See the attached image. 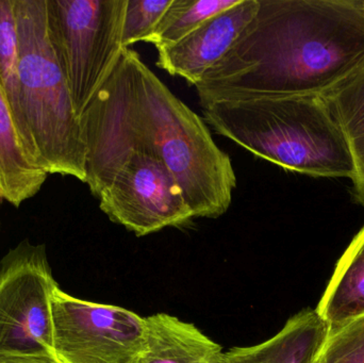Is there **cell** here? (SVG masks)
<instances>
[{
	"label": "cell",
	"instance_id": "1",
	"mask_svg": "<svg viewBox=\"0 0 364 363\" xmlns=\"http://www.w3.org/2000/svg\"><path fill=\"white\" fill-rule=\"evenodd\" d=\"M363 65V0H259L252 21L195 89L201 107L324 95Z\"/></svg>",
	"mask_w": 364,
	"mask_h": 363
},
{
	"label": "cell",
	"instance_id": "2",
	"mask_svg": "<svg viewBox=\"0 0 364 363\" xmlns=\"http://www.w3.org/2000/svg\"><path fill=\"white\" fill-rule=\"evenodd\" d=\"M80 121L85 139H111L161 159L195 219H218L228 211L237 188L231 158L214 142L205 119L134 49L124 50Z\"/></svg>",
	"mask_w": 364,
	"mask_h": 363
},
{
	"label": "cell",
	"instance_id": "3",
	"mask_svg": "<svg viewBox=\"0 0 364 363\" xmlns=\"http://www.w3.org/2000/svg\"><path fill=\"white\" fill-rule=\"evenodd\" d=\"M203 109L214 131L288 172L354 180L352 153L322 95L222 100Z\"/></svg>",
	"mask_w": 364,
	"mask_h": 363
},
{
	"label": "cell",
	"instance_id": "4",
	"mask_svg": "<svg viewBox=\"0 0 364 363\" xmlns=\"http://www.w3.org/2000/svg\"><path fill=\"white\" fill-rule=\"evenodd\" d=\"M14 4L21 110L34 160L47 175L85 183V134L49 40L46 0H14Z\"/></svg>",
	"mask_w": 364,
	"mask_h": 363
},
{
	"label": "cell",
	"instance_id": "5",
	"mask_svg": "<svg viewBox=\"0 0 364 363\" xmlns=\"http://www.w3.org/2000/svg\"><path fill=\"white\" fill-rule=\"evenodd\" d=\"M85 185L113 223L144 237L195 219L181 187L151 151L100 136L85 138Z\"/></svg>",
	"mask_w": 364,
	"mask_h": 363
},
{
	"label": "cell",
	"instance_id": "6",
	"mask_svg": "<svg viewBox=\"0 0 364 363\" xmlns=\"http://www.w3.org/2000/svg\"><path fill=\"white\" fill-rule=\"evenodd\" d=\"M49 40L82 117L123 55L127 0H46Z\"/></svg>",
	"mask_w": 364,
	"mask_h": 363
},
{
	"label": "cell",
	"instance_id": "7",
	"mask_svg": "<svg viewBox=\"0 0 364 363\" xmlns=\"http://www.w3.org/2000/svg\"><path fill=\"white\" fill-rule=\"evenodd\" d=\"M53 279L44 245L23 241L0 261V362L53 356Z\"/></svg>",
	"mask_w": 364,
	"mask_h": 363
},
{
	"label": "cell",
	"instance_id": "8",
	"mask_svg": "<svg viewBox=\"0 0 364 363\" xmlns=\"http://www.w3.org/2000/svg\"><path fill=\"white\" fill-rule=\"evenodd\" d=\"M53 355L59 363H140L146 352L145 318L112 305L55 290Z\"/></svg>",
	"mask_w": 364,
	"mask_h": 363
},
{
	"label": "cell",
	"instance_id": "9",
	"mask_svg": "<svg viewBox=\"0 0 364 363\" xmlns=\"http://www.w3.org/2000/svg\"><path fill=\"white\" fill-rule=\"evenodd\" d=\"M259 0H241L214 15L174 45L159 49L156 65L196 87L252 21Z\"/></svg>",
	"mask_w": 364,
	"mask_h": 363
},
{
	"label": "cell",
	"instance_id": "10",
	"mask_svg": "<svg viewBox=\"0 0 364 363\" xmlns=\"http://www.w3.org/2000/svg\"><path fill=\"white\" fill-rule=\"evenodd\" d=\"M329 334L328 324L316 309H306L291 318L273 338L231 349L220 363H318Z\"/></svg>",
	"mask_w": 364,
	"mask_h": 363
},
{
	"label": "cell",
	"instance_id": "11",
	"mask_svg": "<svg viewBox=\"0 0 364 363\" xmlns=\"http://www.w3.org/2000/svg\"><path fill=\"white\" fill-rule=\"evenodd\" d=\"M146 352L140 363H220V345L194 324L158 313L145 318Z\"/></svg>",
	"mask_w": 364,
	"mask_h": 363
},
{
	"label": "cell",
	"instance_id": "12",
	"mask_svg": "<svg viewBox=\"0 0 364 363\" xmlns=\"http://www.w3.org/2000/svg\"><path fill=\"white\" fill-rule=\"evenodd\" d=\"M47 176L28 155L0 87V198L19 207L40 192Z\"/></svg>",
	"mask_w": 364,
	"mask_h": 363
},
{
	"label": "cell",
	"instance_id": "13",
	"mask_svg": "<svg viewBox=\"0 0 364 363\" xmlns=\"http://www.w3.org/2000/svg\"><path fill=\"white\" fill-rule=\"evenodd\" d=\"M316 311L331 332L364 315V226L338 262Z\"/></svg>",
	"mask_w": 364,
	"mask_h": 363
},
{
	"label": "cell",
	"instance_id": "14",
	"mask_svg": "<svg viewBox=\"0 0 364 363\" xmlns=\"http://www.w3.org/2000/svg\"><path fill=\"white\" fill-rule=\"evenodd\" d=\"M322 96L350 147L354 195L364 207V65Z\"/></svg>",
	"mask_w": 364,
	"mask_h": 363
},
{
	"label": "cell",
	"instance_id": "15",
	"mask_svg": "<svg viewBox=\"0 0 364 363\" xmlns=\"http://www.w3.org/2000/svg\"><path fill=\"white\" fill-rule=\"evenodd\" d=\"M0 87L12 109L17 129L28 155L36 164L21 110L19 38L14 0H0Z\"/></svg>",
	"mask_w": 364,
	"mask_h": 363
},
{
	"label": "cell",
	"instance_id": "16",
	"mask_svg": "<svg viewBox=\"0 0 364 363\" xmlns=\"http://www.w3.org/2000/svg\"><path fill=\"white\" fill-rule=\"evenodd\" d=\"M241 0H173L170 8L144 43L157 50L174 45L214 15Z\"/></svg>",
	"mask_w": 364,
	"mask_h": 363
},
{
	"label": "cell",
	"instance_id": "17",
	"mask_svg": "<svg viewBox=\"0 0 364 363\" xmlns=\"http://www.w3.org/2000/svg\"><path fill=\"white\" fill-rule=\"evenodd\" d=\"M173 0H127L123 26L124 48L145 42L153 33Z\"/></svg>",
	"mask_w": 364,
	"mask_h": 363
},
{
	"label": "cell",
	"instance_id": "18",
	"mask_svg": "<svg viewBox=\"0 0 364 363\" xmlns=\"http://www.w3.org/2000/svg\"><path fill=\"white\" fill-rule=\"evenodd\" d=\"M318 363H364V315L329 334Z\"/></svg>",
	"mask_w": 364,
	"mask_h": 363
},
{
	"label": "cell",
	"instance_id": "19",
	"mask_svg": "<svg viewBox=\"0 0 364 363\" xmlns=\"http://www.w3.org/2000/svg\"><path fill=\"white\" fill-rule=\"evenodd\" d=\"M0 363H59L53 356L38 358H17V359L2 360Z\"/></svg>",
	"mask_w": 364,
	"mask_h": 363
},
{
	"label": "cell",
	"instance_id": "20",
	"mask_svg": "<svg viewBox=\"0 0 364 363\" xmlns=\"http://www.w3.org/2000/svg\"><path fill=\"white\" fill-rule=\"evenodd\" d=\"M363 6H364V0H363Z\"/></svg>",
	"mask_w": 364,
	"mask_h": 363
},
{
	"label": "cell",
	"instance_id": "21",
	"mask_svg": "<svg viewBox=\"0 0 364 363\" xmlns=\"http://www.w3.org/2000/svg\"><path fill=\"white\" fill-rule=\"evenodd\" d=\"M0 200H1V198H0Z\"/></svg>",
	"mask_w": 364,
	"mask_h": 363
}]
</instances>
